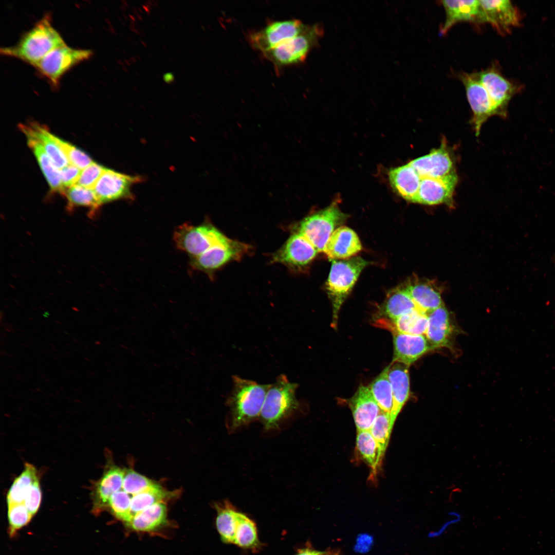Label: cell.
Instances as JSON below:
<instances>
[{
	"mask_svg": "<svg viewBox=\"0 0 555 555\" xmlns=\"http://www.w3.org/2000/svg\"><path fill=\"white\" fill-rule=\"evenodd\" d=\"M65 44L60 34L52 26L50 15L46 14L26 32L15 45L1 48V53L34 66L50 51Z\"/></svg>",
	"mask_w": 555,
	"mask_h": 555,
	"instance_id": "cell-1",
	"label": "cell"
},
{
	"mask_svg": "<svg viewBox=\"0 0 555 555\" xmlns=\"http://www.w3.org/2000/svg\"><path fill=\"white\" fill-rule=\"evenodd\" d=\"M233 388L228 399L231 415V428L246 424L260 416L270 384L233 376Z\"/></svg>",
	"mask_w": 555,
	"mask_h": 555,
	"instance_id": "cell-2",
	"label": "cell"
},
{
	"mask_svg": "<svg viewBox=\"0 0 555 555\" xmlns=\"http://www.w3.org/2000/svg\"><path fill=\"white\" fill-rule=\"evenodd\" d=\"M369 262L361 257L332 261L326 288L332 306V326L336 328L340 309L362 270Z\"/></svg>",
	"mask_w": 555,
	"mask_h": 555,
	"instance_id": "cell-3",
	"label": "cell"
},
{
	"mask_svg": "<svg viewBox=\"0 0 555 555\" xmlns=\"http://www.w3.org/2000/svg\"><path fill=\"white\" fill-rule=\"evenodd\" d=\"M298 386L297 383L290 382L283 374L279 375L270 384L260 416L266 429L277 428L284 419L297 410Z\"/></svg>",
	"mask_w": 555,
	"mask_h": 555,
	"instance_id": "cell-4",
	"label": "cell"
},
{
	"mask_svg": "<svg viewBox=\"0 0 555 555\" xmlns=\"http://www.w3.org/2000/svg\"><path fill=\"white\" fill-rule=\"evenodd\" d=\"M173 238L177 248L189 255L190 260L230 239L210 223L197 226L183 224L176 228Z\"/></svg>",
	"mask_w": 555,
	"mask_h": 555,
	"instance_id": "cell-5",
	"label": "cell"
},
{
	"mask_svg": "<svg viewBox=\"0 0 555 555\" xmlns=\"http://www.w3.org/2000/svg\"><path fill=\"white\" fill-rule=\"evenodd\" d=\"M346 218L347 215L341 211L335 201L325 209L304 218L297 232L305 236L318 252H323L332 233Z\"/></svg>",
	"mask_w": 555,
	"mask_h": 555,
	"instance_id": "cell-6",
	"label": "cell"
},
{
	"mask_svg": "<svg viewBox=\"0 0 555 555\" xmlns=\"http://www.w3.org/2000/svg\"><path fill=\"white\" fill-rule=\"evenodd\" d=\"M92 54L91 50L73 48L65 44L50 51L34 67L57 88L66 71L89 58Z\"/></svg>",
	"mask_w": 555,
	"mask_h": 555,
	"instance_id": "cell-7",
	"label": "cell"
},
{
	"mask_svg": "<svg viewBox=\"0 0 555 555\" xmlns=\"http://www.w3.org/2000/svg\"><path fill=\"white\" fill-rule=\"evenodd\" d=\"M318 33L317 26H307L297 35L263 54L276 68L303 62L316 41Z\"/></svg>",
	"mask_w": 555,
	"mask_h": 555,
	"instance_id": "cell-8",
	"label": "cell"
},
{
	"mask_svg": "<svg viewBox=\"0 0 555 555\" xmlns=\"http://www.w3.org/2000/svg\"><path fill=\"white\" fill-rule=\"evenodd\" d=\"M307 26L297 19L273 21L249 33L248 40L253 48L263 53L297 35Z\"/></svg>",
	"mask_w": 555,
	"mask_h": 555,
	"instance_id": "cell-9",
	"label": "cell"
},
{
	"mask_svg": "<svg viewBox=\"0 0 555 555\" xmlns=\"http://www.w3.org/2000/svg\"><path fill=\"white\" fill-rule=\"evenodd\" d=\"M473 74L488 92L497 116L505 117L509 101L519 91L520 86L504 77L494 64Z\"/></svg>",
	"mask_w": 555,
	"mask_h": 555,
	"instance_id": "cell-10",
	"label": "cell"
},
{
	"mask_svg": "<svg viewBox=\"0 0 555 555\" xmlns=\"http://www.w3.org/2000/svg\"><path fill=\"white\" fill-rule=\"evenodd\" d=\"M251 247L246 243L230 239L214 246L199 256L191 260L193 269L212 276L214 272L232 261L241 259Z\"/></svg>",
	"mask_w": 555,
	"mask_h": 555,
	"instance_id": "cell-11",
	"label": "cell"
},
{
	"mask_svg": "<svg viewBox=\"0 0 555 555\" xmlns=\"http://www.w3.org/2000/svg\"><path fill=\"white\" fill-rule=\"evenodd\" d=\"M458 78L465 87L473 112L472 124L476 135L478 136L483 124L491 116H497V112L488 92L473 73H460Z\"/></svg>",
	"mask_w": 555,
	"mask_h": 555,
	"instance_id": "cell-12",
	"label": "cell"
},
{
	"mask_svg": "<svg viewBox=\"0 0 555 555\" xmlns=\"http://www.w3.org/2000/svg\"><path fill=\"white\" fill-rule=\"evenodd\" d=\"M318 253L311 243L297 231L273 254L271 262L282 264L291 269L300 270L311 263Z\"/></svg>",
	"mask_w": 555,
	"mask_h": 555,
	"instance_id": "cell-13",
	"label": "cell"
},
{
	"mask_svg": "<svg viewBox=\"0 0 555 555\" xmlns=\"http://www.w3.org/2000/svg\"><path fill=\"white\" fill-rule=\"evenodd\" d=\"M142 180L139 176L121 173L106 168L93 189L101 205L124 198H131L132 186Z\"/></svg>",
	"mask_w": 555,
	"mask_h": 555,
	"instance_id": "cell-14",
	"label": "cell"
},
{
	"mask_svg": "<svg viewBox=\"0 0 555 555\" xmlns=\"http://www.w3.org/2000/svg\"><path fill=\"white\" fill-rule=\"evenodd\" d=\"M481 24L490 23L501 34L509 33L519 26L522 16L518 8L508 0H479Z\"/></svg>",
	"mask_w": 555,
	"mask_h": 555,
	"instance_id": "cell-15",
	"label": "cell"
},
{
	"mask_svg": "<svg viewBox=\"0 0 555 555\" xmlns=\"http://www.w3.org/2000/svg\"><path fill=\"white\" fill-rule=\"evenodd\" d=\"M457 182L456 173L440 178H420L414 202L425 205H451Z\"/></svg>",
	"mask_w": 555,
	"mask_h": 555,
	"instance_id": "cell-16",
	"label": "cell"
},
{
	"mask_svg": "<svg viewBox=\"0 0 555 555\" xmlns=\"http://www.w3.org/2000/svg\"><path fill=\"white\" fill-rule=\"evenodd\" d=\"M409 163L420 178H440L456 173L452 154L445 142L439 147Z\"/></svg>",
	"mask_w": 555,
	"mask_h": 555,
	"instance_id": "cell-17",
	"label": "cell"
},
{
	"mask_svg": "<svg viewBox=\"0 0 555 555\" xmlns=\"http://www.w3.org/2000/svg\"><path fill=\"white\" fill-rule=\"evenodd\" d=\"M393 336L394 352L392 362L409 366L423 355L434 348L424 335H413L389 329Z\"/></svg>",
	"mask_w": 555,
	"mask_h": 555,
	"instance_id": "cell-18",
	"label": "cell"
},
{
	"mask_svg": "<svg viewBox=\"0 0 555 555\" xmlns=\"http://www.w3.org/2000/svg\"><path fill=\"white\" fill-rule=\"evenodd\" d=\"M348 404L357 431H369L381 411L369 387L363 385L348 400Z\"/></svg>",
	"mask_w": 555,
	"mask_h": 555,
	"instance_id": "cell-19",
	"label": "cell"
},
{
	"mask_svg": "<svg viewBox=\"0 0 555 555\" xmlns=\"http://www.w3.org/2000/svg\"><path fill=\"white\" fill-rule=\"evenodd\" d=\"M361 249L362 245L356 233L348 227L340 226L332 233L323 252L329 260L333 261L351 258Z\"/></svg>",
	"mask_w": 555,
	"mask_h": 555,
	"instance_id": "cell-20",
	"label": "cell"
},
{
	"mask_svg": "<svg viewBox=\"0 0 555 555\" xmlns=\"http://www.w3.org/2000/svg\"><path fill=\"white\" fill-rule=\"evenodd\" d=\"M446 12V20L440 30L446 34L455 24L469 22L481 24V7L478 0L440 1Z\"/></svg>",
	"mask_w": 555,
	"mask_h": 555,
	"instance_id": "cell-21",
	"label": "cell"
},
{
	"mask_svg": "<svg viewBox=\"0 0 555 555\" xmlns=\"http://www.w3.org/2000/svg\"><path fill=\"white\" fill-rule=\"evenodd\" d=\"M389 365L388 377L393 394L390 418L393 428L398 415L410 395V377L408 366L398 362H392Z\"/></svg>",
	"mask_w": 555,
	"mask_h": 555,
	"instance_id": "cell-22",
	"label": "cell"
},
{
	"mask_svg": "<svg viewBox=\"0 0 555 555\" xmlns=\"http://www.w3.org/2000/svg\"><path fill=\"white\" fill-rule=\"evenodd\" d=\"M125 473V469L114 465L107 467L102 477L92 488V495L94 509L98 511L107 506L110 496L121 489Z\"/></svg>",
	"mask_w": 555,
	"mask_h": 555,
	"instance_id": "cell-23",
	"label": "cell"
},
{
	"mask_svg": "<svg viewBox=\"0 0 555 555\" xmlns=\"http://www.w3.org/2000/svg\"><path fill=\"white\" fill-rule=\"evenodd\" d=\"M19 127L27 138L34 139L43 146L55 166L60 170L69 164V161L47 128L36 122L20 124Z\"/></svg>",
	"mask_w": 555,
	"mask_h": 555,
	"instance_id": "cell-24",
	"label": "cell"
},
{
	"mask_svg": "<svg viewBox=\"0 0 555 555\" xmlns=\"http://www.w3.org/2000/svg\"><path fill=\"white\" fill-rule=\"evenodd\" d=\"M388 176L395 191L404 199L414 202L420 186V177L408 163L391 169Z\"/></svg>",
	"mask_w": 555,
	"mask_h": 555,
	"instance_id": "cell-25",
	"label": "cell"
},
{
	"mask_svg": "<svg viewBox=\"0 0 555 555\" xmlns=\"http://www.w3.org/2000/svg\"><path fill=\"white\" fill-rule=\"evenodd\" d=\"M428 326L425 337L435 349L448 346L452 332L448 311L444 305L428 314Z\"/></svg>",
	"mask_w": 555,
	"mask_h": 555,
	"instance_id": "cell-26",
	"label": "cell"
},
{
	"mask_svg": "<svg viewBox=\"0 0 555 555\" xmlns=\"http://www.w3.org/2000/svg\"><path fill=\"white\" fill-rule=\"evenodd\" d=\"M428 314L416 309L392 322L382 319L377 322V324L387 329L393 328L403 334L423 335L425 334L428 326Z\"/></svg>",
	"mask_w": 555,
	"mask_h": 555,
	"instance_id": "cell-27",
	"label": "cell"
},
{
	"mask_svg": "<svg viewBox=\"0 0 555 555\" xmlns=\"http://www.w3.org/2000/svg\"><path fill=\"white\" fill-rule=\"evenodd\" d=\"M166 513L164 502H158L138 513L127 524L136 531H153L165 522Z\"/></svg>",
	"mask_w": 555,
	"mask_h": 555,
	"instance_id": "cell-28",
	"label": "cell"
},
{
	"mask_svg": "<svg viewBox=\"0 0 555 555\" xmlns=\"http://www.w3.org/2000/svg\"><path fill=\"white\" fill-rule=\"evenodd\" d=\"M27 143L36 158L40 168L51 190L62 194L65 188L61 179L59 170L55 166L42 145L36 140L27 138Z\"/></svg>",
	"mask_w": 555,
	"mask_h": 555,
	"instance_id": "cell-29",
	"label": "cell"
},
{
	"mask_svg": "<svg viewBox=\"0 0 555 555\" xmlns=\"http://www.w3.org/2000/svg\"><path fill=\"white\" fill-rule=\"evenodd\" d=\"M176 495V492L169 491L155 483L146 490L133 495L130 504L131 519L151 506L158 502H165Z\"/></svg>",
	"mask_w": 555,
	"mask_h": 555,
	"instance_id": "cell-30",
	"label": "cell"
},
{
	"mask_svg": "<svg viewBox=\"0 0 555 555\" xmlns=\"http://www.w3.org/2000/svg\"><path fill=\"white\" fill-rule=\"evenodd\" d=\"M356 448L358 453L376 474L381 465L383 456L369 431H357Z\"/></svg>",
	"mask_w": 555,
	"mask_h": 555,
	"instance_id": "cell-31",
	"label": "cell"
},
{
	"mask_svg": "<svg viewBox=\"0 0 555 555\" xmlns=\"http://www.w3.org/2000/svg\"><path fill=\"white\" fill-rule=\"evenodd\" d=\"M417 308L429 313L443 305L440 293L427 284L410 285L405 288Z\"/></svg>",
	"mask_w": 555,
	"mask_h": 555,
	"instance_id": "cell-32",
	"label": "cell"
},
{
	"mask_svg": "<svg viewBox=\"0 0 555 555\" xmlns=\"http://www.w3.org/2000/svg\"><path fill=\"white\" fill-rule=\"evenodd\" d=\"M215 507L216 525L220 538L224 543L233 544L238 511L226 501Z\"/></svg>",
	"mask_w": 555,
	"mask_h": 555,
	"instance_id": "cell-33",
	"label": "cell"
},
{
	"mask_svg": "<svg viewBox=\"0 0 555 555\" xmlns=\"http://www.w3.org/2000/svg\"><path fill=\"white\" fill-rule=\"evenodd\" d=\"M62 194L66 198L69 210L78 207L87 208L91 217L95 215L101 206L93 190L78 185L65 188Z\"/></svg>",
	"mask_w": 555,
	"mask_h": 555,
	"instance_id": "cell-34",
	"label": "cell"
},
{
	"mask_svg": "<svg viewBox=\"0 0 555 555\" xmlns=\"http://www.w3.org/2000/svg\"><path fill=\"white\" fill-rule=\"evenodd\" d=\"M233 544L238 547L253 549L258 547L260 542L255 523L245 514L238 511Z\"/></svg>",
	"mask_w": 555,
	"mask_h": 555,
	"instance_id": "cell-35",
	"label": "cell"
},
{
	"mask_svg": "<svg viewBox=\"0 0 555 555\" xmlns=\"http://www.w3.org/2000/svg\"><path fill=\"white\" fill-rule=\"evenodd\" d=\"M37 479V470L35 467L26 463L23 471L15 479L9 489L7 496L8 505L23 503L27 491Z\"/></svg>",
	"mask_w": 555,
	"mask_h": 555,
	"instance_id": "cell-36",
	"label": "cell"
},
{
	"mask_svg": "<svg viewBox=\"0 0 555 555\" xmlns=\"http://www.w3.org/2000/svg\"><path fill=\"white\" fill-rule=\"evenodd\" d=\"M390 365L375 379L368 386L381 410L390 413L393 404L391 384L388 377Z\"/></svg>",
	"mask_w": 555,
	"mask_h": 555,
	"instance_id": "cell-37",
	"label": "cell"
},
{
	"mask_svg": "<svg viewBox=\"0 0 555 555\" xmlns=\"http://www.w3.org/2000/svg\"><path fill=\"white\" fill-rule=\"evenodd\" d=\"M416 309L418 308L406 289H399L388 298L384 306V312L393 321Z\"/></svg>",
	"mask_w": 555,
	"mask_h": 555,
	"instance_id": "cell-38",
	"label": "cell"
},
{
	"mask_svg": "<svg viewBox=\"0 0 555 555\" xmlns=\"http://www.w3.org/2000/svg\"><path fill=\"white\" fill-rule=\"evenodd\" d=\"M392 429L390 413L381 411L369 430L383 457L388 444Z\"/></svg>",
	"mask_w": 555,
	"mask_h": 555,
	"instance_id": "cell-39",
	"label": "cell"
},
{
	"mask_svg": "<svg viewBox=\"0 0 555 555\" xmlns=\"http://www.w3.org/2000/svg\"><path fill=\"white\" fill-rule=\"evenodd\" d=\"M132 495L122 488L110 496L107 506L118 519L128 524L131 521L130 504Z\"/></svg>",
	"mask_w": 555,
	"mask_h": 555,
	"instance_id": "cell-40",
	"label": "cell"
},
{
	"mask_svg": "<svg viewBox=\"0 0 555 555\" xmlns=\"http://www.w3.org/2000/svg\"><path fill=\"white\" fill-rule=\"evenodd\" d=\"M155 483L132 469H125L121 488L127 493L134 495L146 490Z\"/></svg>",
	"mask_w": 555,
	"mask_h": 555,
	"instance_id": "cell-41",
	"label": "cell"
},
{
	"mask_svg": "<svg viewBox=\"0 0 555 555\" xmlns=\"http://www.w3.org/2000/svg\"><path fill=\"white\" fill-rule=\"evenodd\" d=\"M53 138L66 155L69 164L82 170L93 162L88 155L80 149L53 135Z\"/></svg>",
	"mask_w": 555,
	"mask_h": 555,
	"instance_id": "cell-42",
	"label": "cell"
},
{
	"mask_svg": "<svg viewBox=\"0 0 555 555\" xmlns=\"http://www.w3.org/2000/svg\"><path fill=\"white\" fill-rule=\"evenodd\" d=\"M8 507L9 532L12 535L16 530L28 523L33 515L24 503L10 504Z\"/></svg>",
	"mask_w": 555,
	"mask_h": 555,
	"instance_id": "cell-43",
	"label": "cell"
},
{
	"mask_svg": "<svg viewBox=\"0 0 555 555\" xmlns=\"http://www.w3.org/2000/svg\"><path fill=\"white\" fill-rule=\"evenodd\" d=\"M106 168L95 162L81 171L76 185L93 190Z\"/></svg>",
	"mask_w": 555,
	"mask_h": 555,
	"instance_id": "cell-44",
	"label": "cell"
},
{
	"mask_svg": "<svg viewBox=\"0 0 555 555\" xmlns=\"http://www.w3.org/2000/svg\"><path fill=\"white\" fill-rule=\"evenodd\" d=\"M41 499L42 493L38 479L34 482L27 491L23 503L28 511L34 515L40 506Z\"/></svg>",
	"mask_w": 555,
	"mask_h": 555,
	"instance_id": "cell-45",
	"label": "cell"
},
{
	"mask_svg": "<svg viewBox=\"0 0 555 555\" xmlns=\"http://www.w3.org/2000/svg\"><path fill=\"white\" fill-rule=\"evenodd\" d=\"M59 171L62 185L65 189L77 184L82 170L69 164Z\"/></svg>",
	"mask_w": 555,
	"mask_h": 555,
	"instance_id": "cell-46",
	"label": "cell"
},
{
	"mask_svg": "<svg viewBox=\"0 0 555 555\" xmlns=\"http://www.w3.org/2000/svg\"><path fill=\"white\" fill-rule=\"evenodd\" d=\"M373 543V538L369 534L359 535L357 539L354 550L358 552L365 553L370 550Z\"/></svg>",
	"mask_w": 555,
	"mask_h": 555,
	"instance_id": "cell-47",
	"label": "cell"
},
{
	"mask_svg": "<svg viewBox=\"0 0 555 555\" xmlns=\"http://www.w3.org/2000/svg\"><path fill=\"white\" fill-rule=\"evenodd\" d=\"M322 551L314 550L310 547L299 549L294 555H322Z\"/></svg>",
	"mask_w": 555,
	"mask_h": 555,
	"instance_id": "cell-48",
	"label": "cell"
},
{
	"mask_svg": "<svg viewBox=\"0 0 555 555\" xmlns=\"http://www.w3.org/2000/svg\"><path fill=\"white\" fill-rule=\"evenodd\" d=\"M322 555H341V551L338 549H328L322 551Z\"/></svg>",
	"mask_w": 555,
	"mask_h": 555,
	"instance_id": "cell-49",
	"label": "cell"
},
{
	"mask_svg": "<svg viewBox=\"0 0 555 555\" xmlns=\"http://www.w3.org/2000/svg\"><path fill=\"white\" fill-rule=\"evenodd\" d=\"M163 79L166 83H170L173 81L174 77L171 73H166L164 75Z\"/></svg>",
	"mask_w": 555,
	"mask_h": 555,
	"instance_id": "cell-50",
	"label": "cell"
},
{
	"mask_svg": "<svg viewBox=\"0 0 555 555\" xmlns=\"http://www.w3.org/2000/svg\"><path fill=\"white\" fill-rule=\"evenodd\" d=\"M553 260H554V264H555V255H554V258H553Z\"/></svg>",
	"mask_w": 555,
	"mask_h": 555,
	"instance_id": "cell-51",
	"label": "cell"
}]
</instances>
